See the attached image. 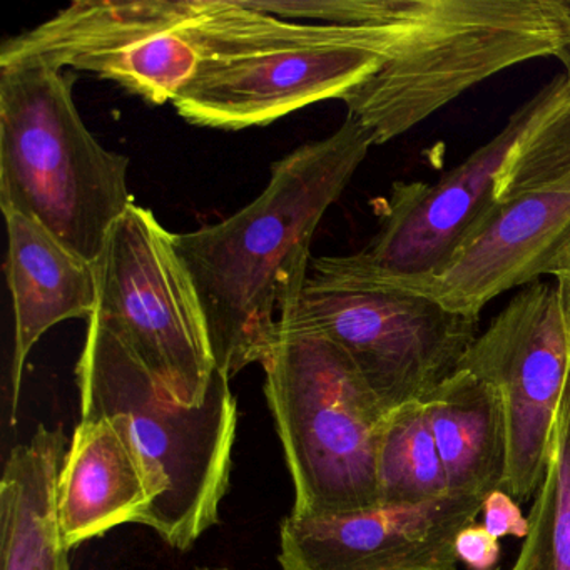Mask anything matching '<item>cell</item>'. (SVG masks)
<instances>
[{"mask_svg":"<svg viewBox=\"0 0 570 570\" xmlns=\"http://www.w3.org/2000/svg\"><path fill=\"white\" fill-rule=\"evenodd\" d=\"M262 366L295 489L293 515L380 505L379 450L390 412L348 356L318 333L278 322Z\"/></svg>","mask_w":570,"mask_h":570,"instance_id":"obj_5","label":"cell"},{"mask_svg":"<svg viewBox=\"0 0 570 570\" xmlns=\"http://www.w3.org/2000/svg\"><path fill=\"white\" fill-rule=\"evenodd\" d=\"M216 368L205 402L179 405L99 320L88 322L76 365L81 419L112 416L128 426L156 500L141 525L169 547L189 550L219 520L232 482L238 405Z\"/></svg>","mask_w":570,"mask_h":570,"instance_id":"obj_3","label":"cell"},{"mask_svg":"<svg viewBox=\"0 0 570 570\" xmlns=\"http://www.w3.org/2000/svg\"><path fill=\"white\" fill-rule=\"evenodd\" d=\"M8 283L16 315L12 358V423H16L26 362L46 332L68 320H91L98 306L95 265L62 245L45 226L4 213Z\"/></svg>","mask_w":570,"mask_h":570,"instance_id":"obj_15","label":"cell"},{"mask_svg":"<svg viewBox=\"0 0 570 570\" xmlns=\"http://www.w3.org/2000/svg\"><path fill=\"white\" fill-rule=\"evenodd\" d=\"M559 286L560 299H562L563 315H566L567 328L570 335V255L563 259L552 276Z\"/></svg>","mask_w":570,"mask_h":570,"instance_id":"obj_23","label":"cell"},{"mask_svg":"<svg viewBox=\"0 0 570 570\" xmlns=\"http://www.w3.org/2000/svg\"><path fill=\"white\" fill-rule=\"evenodd\" d=\"M129 159L99 145L71 82L42 58L0 59V205L96 265L135 205Z\"/></svg>","mask_w":570,"mask_h":570,"instance_id":"obj_4","label":"cell"},{"mask_svg":"<svg viewBox=\"0 0 570 570\" xmlns=\"http://www.w3.org/2000/svg\"><path fill=\"white\" fill-rule=\"evenodd\" d=\"M449 492L425 403L392 410L379 450L380 505H419Z\"/></svg>","mask_w":570,"mask_h":570,"instance_id":"obj_18","label":"cell"},{"mask_svg":"<svg viewBox=\"0 0 570 570\" xmlns=\"http://www.w3.org/2000/svg\"><path fill=\"white\" fill-rule=\"evenodd\" d=\"M198 570H228V569H212V567H199Z\"/></svg>","mask_w":570,"mask_h":570,"instance_id":"obj_26","label":"cell"},{"mask_svg":"<svg viewBox=\"0 0 570 570\" xmlns=\"http://www.w3.org/2000/svg\"><path fill=\"white\" fill-rule=\"evenodd\" d=\"M278 322L335 343L386 412L432 395L479 336V318L430 296L312 272Z\"/></svg>","mask_w":570,"mask_h":570,"instance_id":"obj_6","label":"cell"},{"mask_svg":"<svg viewBox=\"0 0 570 570\" xmlns=\"http://www.w3.org/2000/svg\"><path fill=\"white\" fill-rule=\"evenodd\" d=\"M385 65L340 101L386 145L473 86L570 42L566 0H372Z\"/></svg>","mask_w":570,"mask_h":570,"instance_id":"obj_2","label":"cell"},{"mask_svg":"<svg viewBox=\"0 0 570 570\" xmlns=\"http://www.w3.org/2000/svg\"><path fill=\"white\" fill-rule=\"evenodd\" d=\"M459 368L489 382L507 420L503 492L517 502L535 499L570 372V335L556 282L525 286L476 336Z\"/></svg>","mask_w":570,"mask_h":570,"instance_id":"obj_9","label":"cell"},{"mask_svg":"<svg viewBox=\"0 0 570 570\" xmlns=\"http://www.w3.org/2000/svg\"><path fill=\"white\" fill-rule=\"evenodd\" d=\"M68 449L61 425L41 423L29 442L9 452L0 482L2 570H71L58 510Z\"/></svg>","mask_w":570,"mask_h":570,"instance_id":"obj_16","label":"cell"},{"mask_svg":"<svg viewBox=\"0 0 570 570\" xmlns=\"http://www.w3.org/2000/svg\"><path fill=\"white\" fill-rule=\"evenodd\" d=\"M423 403L450 492L485 500L502 490L507 420L499 392L470 370L459 368Z\"/></svg>","mask_w":570,"mask_h":570,"instance_id":"obj_17","label":"cell"},{"mask_svg":"<svg viewBox=\"0 0 570 570\" xmlns=\"http://www.w3.org/2000/svg\"><path fill=\"white\" fill-rule=\"evenodd\" d=\"M495 570H499V569H495Z\"/></svg>","mask_w":570,"mask_h":570,"instance_id":"obj_27","label":"cell"},{"mask_svg":"<svg viewBox=\"0 0 570 570\" xmlns=\"http://www.w3.org/2000/svg\"><path fill=\"white\" fill-rule=\"evenodd\" d=\"M569 255L570 193H525L493 203L445 269L416 293L480 318L487 303L553 276Z\"/></svg>","mask_w":570,"mask_h":570,"instance_id":"obj_13","label":"cell"},{"mask_svg":"<svg viewBox=\"0 0 570 570\" xmlns=\"http://www.w3.org/2000/svg\"><path fill=\"white\" fill-rule=\"evenodd\" d=\"M368 28L362 41L203 62L173 105L193 125L238 131L325 99H342L385 65V31Z\"/></svg>","mask_w":570,"mask_h":570,"instance_id":"obj_11","label":"cell"},{"mask_svg":"<svg viewBox=\"0 0 570 570\" xmlns=\"http://www.w3.org/2000/svg\"><path fill=\"white\" fill-rule=\"evenodd\" d=\"M483 499L449 492L419 505H376L326 517L289 513L279 530L282 570H456L459 533Z\"/></svg>","mask_w":570,"mask_h":570,"instance_id":"obj_12","label":"cell"},{"mask_svg":"<svg viewBox=\"0 0 570 570\" xmlns=\"http://www.w3.org/2000/svg\"><path fill=\"white\" fill-rule=\"evenodd\" d=\"M373 142L346 116L328 138L276 163L265 191L218 225L175 235L205 313L216 368L229 380L272 348L279 316L309 275L313 235Z\"/></svg>","mask_w":570,"mask_h":570,"instance_id":"obj_1","label":"cell"},{"mask_svg":"<svg viewBox=\"0 0 570 570\" xmlns=\"http://www.w3.org/2000/svg\"><path fill=\"white\" fill-rule=\"evenodd\" d=\"M456 557L469 570H495L502 556L500 540L483 523H472L456 537Z\"/></svg>","mask_w":570,"mask_h":570,"instance_id":"obj_22","label":"cell"},{"mask_svg":"<svg viewBox=\"0 0 570 570\" xmlns=\"http://www.w3.org/2000/svg\"><path fill=\"white\" fill-rule=\"evenodd\" d=\"M181 2H75L45 24L9 39L0 59L42 58L55 68L95 72L153 105L175 101L203 65L179 31Z\"/></svg>","mask_w":570,"mask_h":570,"instance_id":"obj_10","label":"cell"},{"mask_svg":"<svg viewBox=\"0 0 570 570\" xmlns=\"http://www.w3.org/2000/svg\"><path fill=\"white\" fill-rule=\"evenodd\" d=\"M483 527L497 539L517 537L525 539L529 533V519L522 513L520 503L503 490H495L483 500Z\"/></svg>","mask_w":570,"mask_h":570,"instance_id":"obj_21","label":"cell"},{"mask_svg":"<svg viewBox=\"0 0 570 570\" xmlns=\"http://www.w3.org/2000/svg\"><path fill=\"white\" fill-rule=\"evenodd\" d=\"M95 318L183 406L202 405L216 372L205 313L175 235L131 205L95 265Z\"/></svg>","mask_w":570,"mask_h":570,"instance_id":"obj_7","label":"cell"},{"mask_svg":"<svg viewBox=\"0 0 570 570\" xmlns=\"http://www.w3.org/2000/svg\"><path fill=\"white\" fill-rule=\"evenodd\" d=\"M155 487L128 426L112 416L81 419L59 475L61 537L69 549L122 523H139Z\"/></svg>","mask_w":570,"mask_h":570,"instance_id":"obj_14","label":"cell"},{"mask_svg":"<svg viewBox=\"0 0 570 570\" xmlns=\"http://www.w3.org/2000/svg\"><path fill=\"white\" fill-rule=\"evenodd\" d=\"M510 570H570V419L560 410L529 533Z\"/></svg>","mask_w":570,"mask_h":570,"instance_id":"obj_20","label":"cell"},{"mask_svg":"<svg viewBox=\"0 0 570 570\" xmlns=\"http://www.w3.org/2000/svg\"><path fill=\"white\" fill-rule=\"evenodd\" d=\"M532 191L570 193V85L520 136L497 176L495 202Z\"/></svg>","mask_w":570,"mask_h":570,"instance_id":"obj_19","label":"cell"},{"mask_svg":"<svg viewBox=\"0 0 570 570\" xmlns=\"http://www.w3.org/2000/svg\"><path fill=\"white\" fill-rule=\"evenodd\" d=\"M566 76L543 86L510 116L495 138L433 185L399 183L382 225L365 249L312 259L309 272L416 293L445 269L476 223L492 208L497 176L520 136L566 88Z\"/></svg>","mask_w":570,"mask_h":570,"instance_id":"obj_8","label":"cell"},{"mask_svg":"<svg viewBox=\"0 0 570 570\" xmlns=\"http://www.w3.org/2000/svg\"><path fill=\"white\" fill-rule=\"evenodd\" d=\"M566 4L567 11H569L570 19V0H566ZM556 58L559 59V61L562 62L563 68H566V78L570 85V42H567V45L563 46V48L560 49L559 52H557Z\"/></svg>","mask_w":570,"mask_h":570,"instance_id":"obj_24","label":"cell"},{"mask_svg":"<svg viewBox=\"0 0 570 570\" xmlns=\"http://www.w3.org/2000/svg\"><path fill=\"white\" fill-rule=\"evenodd\" d=\"M560 412L566 413L570 419V372L569 376H567L566 386H563L562 399H560L559 405Z\"/></svg>","mask_w":570,"mask_h":570,"instance_id":"obj_25","label":"cell"}]
</instances>
